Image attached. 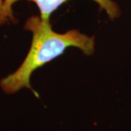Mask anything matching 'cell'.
<instances>
[{
    "mask_svg": "<svg viewBox=\"0 0 131 131\" xmlns=\"http://www.w3.org/2000/svg\"><path fill=\"white\" fill-rule=\"evenodd\" d=\"M24 29L32 33V42L24 61L13 73L0 81V88L6 94H14L23 88L37 93L31 86L32 73L48 62L63 54L67 48L76 47L87 56L95 52V37H89L77 29L64 34L54 31L50 20L32 15L26 20Z\"/></svg>",
    "mask_w": 131,
    "mask_h": 131,
    "instance_id": "6da1fadb",
    "label": "cell"
},
{
    "mask_svg": "<svg viewBox=\"0 0 131 131\" xmlns=\"http://www.w3.org/2000/svg\"><path fill=\"white\" fill-rule=\"evenodd\" d=\"M20 0H4V10L7 18L9 22L15 23L16 18H15L13 10V5L15 2ZM34 2L40 12V17L42 20H50V17L58 8L63 4L69 0H27ZM97 3L100 8L104 10L111 20L118 18L121 11L119 6L114 0H93Z\"/></svg>",
    "mask_w": 131,
    "mask_h": 131,
    "instance_id": "7a4b0ae2",
    "label": "cell"
},
{
    "mask_svg": "<svg viewBox=\"0 0 131 131\" xmlns=\"http://www.w3.org/2000/svg\"><path fill=\"white\" fill-rule=\"evenodd\" d=\"M9 22L4 10V0H0V26Z\"/></svg>",
    "mask_w": 131,
    "mask_h": 131,
    "instance_id": "3957f363",
    "label": "cell"
}]
</instances>
